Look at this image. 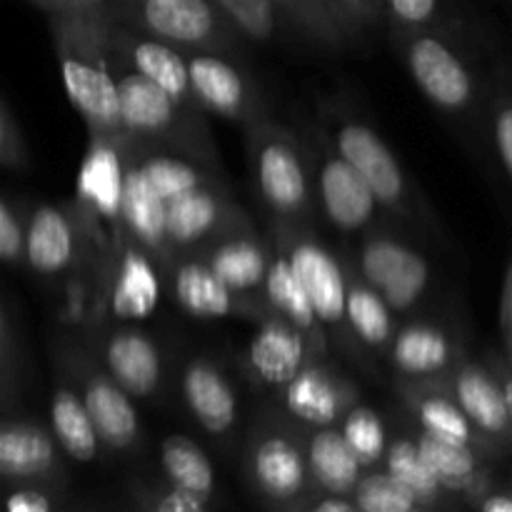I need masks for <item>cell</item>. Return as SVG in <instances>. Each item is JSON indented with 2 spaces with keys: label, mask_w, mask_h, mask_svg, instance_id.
<instances>
[{
  "label": "cell",
  "mask_w": 512,
  "mask_h": 512,
  "mask_svg": "<svg viewBox=\"0 0 512 512\" xmlns=\"http://www.w3.org/2000/svg\"><path fill=\"white\" fill-rule=\"evenodd\" d=\"M83 403L98 428L100 440L113 450H125L138 438V413L128 390L113 378L90 375L83 388Z\"/></svg>",
  "instance_id": "18"
},
{
  "label": "cell",
  "mask_w": 512,
  "mask_h": 512,
  "mask_svg": "<svg viewBox=\"0 0 512 512\" xmlns=\"http://www.w3.org/2000/svg\"><path fill=\"white\" fill-rule=\"evenodd\" d=\"M318 190L330 223L348 233L363 230L375 218V210L380 205L363 175L338 153L325 155L320 163Z\"/></svg>",
  "instance_id": "9"
},
{
  "label": "cell",
  "mask_w": 512,
  "mask_h": 512,
  "mask_svg": "<svg viewBox=\"0 0 512 512\" xmlns=\"http://www.w3.org/2000/svg\"><path fill=\"white\" fill-rule=\"evenodd\" d=\"M360 270L365 283L378 290L393 310L413 308L430 278L423 255L393 238L368 240L360 253Z\"/></svg>",
  "instance_id": "5"
},
{
  "label": "cell",
  "mask_w": 512,
  "mask_h": 512,
  "mask_svg": "<svg viewBox=\"0 0 512 512\" xmlns=\"http://www.w3.org/2000/svg\"><path fill=\"white\" fill-rule=\"evenodd\" d=\"M58 30V63L70 103L95 130V138L118 140L120 95L115 73L108 68V15H53Z\"/></svg>",
  "instance_id": "1"
},
{
  "label": "cell",
  "mask_w": 512,
  "mask_h": 512,
  "mask_svg": "<svg viewBox=\"0 0 512 512\" xmlns=\"http://www.w3.org/2000/svg\"><path fill=\"white\" fill-rule=\"evenodd\" d=\"M120 63L125 68L115 75V80H118L123 133L138 135V138L140 135H148V138L168 135L178 125V115L183 105L168 90H163L158 83H153L143 73H138L133 65H128L125 60H120Z\"/></svg>",
  "instance_id": "10"
},
{
  "label": "cell",
  "mask_w": 512,
  "mask_h": 512,
  "mask_svg": "<svg viewBox=\"0 0 512 512\" xmlns=\"http://www.w3.org/2000/svg\"><path fill=\"white\" fill-rule=\"evenodd\" d=\"M418 448L443 488L465 490L478 483V458L473 453V445L453 443V440L438 438L423 430L418 435Z\"/></svg>",
  "instance_id": "32"
},
{
  "label": "cell",
  "mask_w": 512,
  "mask_h": 512,
  "mask_svg": "<svg viewBox=\"0 0 512 512\" xmlns=\"http://www.w3.org/2000/svg\"><path fill=\"white\" fill-rule=\"evenodd\" d=\"M0 255L5 263H18L25 258V233L8 200L0 203Z\"/></svg>",
  "instance_id": "42"
},
{
  "label": "cell",
  "mask_w": 512,
  "mask_h": 512,
  "mask_svg": "<svg viewBox=\"0 0 512 512\" xmlns=\"http://www.w3.org/2000/svg\"><path fill=\"white\" fill-rule=\"evenodd\" d=\"M160 303V280L145 253L128 245L110 290V308L120 320H145Z\"/></svg>",
  "instance_id": "21"
},
{
  "label": "cell",
  "mask_w": 512,
  "mask_h": 512,
  "mask_svg": "<svg viewBox=\"0 0 512 512\" xmlns=\"http://www.w3.org/2000/svg\"><path fill=\"white\" fill-rule=\"evenodd\" d=\"M50 423L58 443L73 460L88 463L98 455V428L85 408L83 398L73 393L65 385H58L50 403Z\"/></svg>",
  "instance_id": "28"
},
{
  "label": "cell",
  "mask_w": 512,
  "mask_h": 512,
  "mask_svg": "<svg viewBox=\"0 0 512 512\" xmlns=\"http://www.w3.org/2000/svg\"><path fill=\"white\" fill-rule=\"evenodd\" d=\"M508 318L512 323V278H510V285H508Z\"/></svg>",
  "instance_id": "52"
},
{
  "label": "cell",
  "mask_w": 512,
  "mask_h": 512,
  "mask_svg": "<svg viewBox=\"0 0 512 512\" xmlns=\"http://www.w3.org/2000/svg\"><path fill=\"white\" fill-rule=\"evenodd\" d=\"M415 413H418L423 430H428V433L453 440V443H475V430L478 428L470 423V418L460 408L458 400L443 398V395H425V398L415 403Z\"/></svg>",
  "instance_id": "37"
},
{
  "label": "cell",
  "mask_w": 512,
  "mask_h": 512,
  "mask_svg": "<svg viewBox=\"0 0 512 512\" xmlns=\"http://www.w3.org/2000/svg\"><path fill=\"white\" fill-rule=\"evenodd\" d=\"M208 263L233 293H250V290L265 285L270 268L263 245L248 235L228 238L215 245L213 253L208 255Z\"/></svg>",
  "instance_id": "27"
},
{
  "label": "cell",
  "mask_w": 512,
  "mask_h": 512,
  "mask_svg": "<svg viewBox=\"0 0 512 512\" xmlns=\"http://www.w3.org/2000/svg\"><path fill=\"white\" fill-rule=\"evenodd\" d=\"M343 5L348 10V18L355 25V30L378 23L380 8L375 0H343Z\"/></svg>",
  "instance_id": "47"
},
{
  "label": "cell",
  "mask_w": 512,
  "mask_h": 512,
  "mask_svg": "<svg viewBox=\"0 0 512 512\" xmlns=\"http://www.w3.org/2000/svg\"><path fill=\"white\" fill-rule=\"evenodd\" d=\"M273 3L280 15L293 20V23L298 25V28H303L305 33L335 45L343 40L345 28L338 23V18L330 13L328 5H325L323 0H273Z\"/></svg>",
  "instance_id": "39"
},
{
  "label": "cell",
  "mask_w": 512,
  "mask_h": 512,
  "mask_svg": "<svg viewBox=\"0 0 512 512\" xmlns=\"http://www.w3.org/2000/svg\"><path fill=\"white\" fill-rule=\"evenodd\" d=\"M160 460H163L165 475L170 478L173 488L188 490L200 500H208L215 488V473L208 455L200 445L185 435H170L160 445Z\"/></svg>",
  "instance_id": "30"
},
{
  "label": "cell",
  "mask_w": 512,
  "mask_h": 512,
  "mask_svg": "<svg viewBox=\"0 0 512 512\" xmlns=\"http://www.w3.org/2000/svg\"><path fill=\"white\" fill-rule=\"evenodd\" d=\"M335 148L373 188L375 198L385 208H403L408 200V185L398 160L385 140L363 123H343L335 133Z\"/></svg>",
  "instance_id": "7"
},
{
  "label": "cell",
  "mask_w": 512,
  "mask_h": 512,
  "mask_svg": "<svg viewBox=\"0 0 512 512\" xmlns=\"http://www.w3.org/2000/svg\"><path fill=\"white\" fill-rule=\"evenodd\" d=\"M385 470L398 480H403L418 495L420 503H435L443 493V483H440L438 475L433 473L428 460L420 453L418 440H393L388 445V453H385Z\"/></svg>",
  "instance_id": "35"
},
{
  "label": "cell",
  "mask_w": 512,
  "mask_h": 512,
  "mask_svg": "<svg viewBox=\"0 0 512 512\" xmlns=\"http://www.w3.org/2000/svg\"><path fill=\"white\" fill-rule=\"evenodd\" d=\"M323 3L328 5V10H330V13H333L335 18H338V23L343 25V28H345V33H350V30H355V25L350 23V18H348V10H345L343 0H323Z\"/></svg>",
  "instance_id": "49"
},
{
  "label": "cell",
  "mask_w": 512,
  "mask_h": 512,
  "mask_svg": "<svg viewBox=\"0 0 512 512\" xmlns=\"http://www.w3.org/2000/svg\"><path fill=\"white\" fill-rule=\"evenodd\" d=\"M183 398L190 413L213 435H225L238 418V400L225 375L208 360H193L183 373Z\"/></svg>",
  "instance_id": "15"
},
{
  "label": "cell",
  "mask_w": 512,
  "mask_h": 512,
  "mask_svg": "<svg viewBox=\"0 0 512 512\" xmlns=\"http://www.w3.org/2000/svg\"><path fill=\"white\" fill-rule=\"evenodd\" d=\"M53 15H88L105 13V0H33Z\"/></svg>",
  "instance_id": "45"
},
{
  "label": "cell",
  "mask_w": 512,
  "mask_h": 512,
  "mask_svg": "<svg viewBox=\"0 0 512 512\" xmlns=\"http://www.w3.org/2000/svg\"><path fill=\"white\" fill-rule=\"evenodd\" d=\"M5 512H50V500L38 490H15Z\"/></svg>",
  "instance_id": "46"
},
{
  "label": "cell",
  "mask_w": 512,
  "mask_h": 512,
  "mask_svg": "<svg viewBox=\"0 0 512 512\" xmlns=\"http://www.w3.org/2000/svg\"><path fill=\"white\" fill-rule=\"evenodd\" d=\"M453 393L460 408L470 418V423L480 433L490 435V438H508V435H512V418L503 393V383H498L488 370H483L480 365L463 368L455 375Z\"/></svg>",
  "instance_id": "17"
},
{
  "label": "cell",
  "mask_w": 512,
  "mask_h": 512,
  "mask_svg": "<svg viewBox=\"0 0 512 512\" xmlns=\"http://www.w3.org/2000/svg\"><path fill=\"white\" fill-rule=\"evenodd\" d=\"M230 23L255 40H268L278 25V8L273 0H215Z\"/></svg>",
  "instance_id": "40"
},
{
  "label": "cell",
  "mask_w": 512,
  "mask_h": 512,
  "mask_svg": "<svg viewBox=\"0 0 512 512\" xmlns=\"http://www.w3.org/2000/svg\"><path fill=\"white\" fill-rule=\"evenodd\" d=\"M153 512H205V500L188 493V490L173 488L160 495Z\"/></svg>",
  "instance_id": "44"
},
{
  "label": "cell",
  "mask_w": 512,
  "mask_h": 512,
  "mask_svg": "<svg viewBox=\"0 0 512 512\" xmlns=\"http://www.w3.org/2000/svg\"><path fill=\"white\" fill-rule=\"evenodd\" d=\"M125 165L115 140L95 138L78 173V195L98 218L118 220L123 205Z\"/></svg>",
  "instance_id": "16"
},
{
  "label": "cell",
  "mask_w": 512,
  "mask_h": 512,
  "mask_svg": "<svg viewBox=\"0 0 512 512\" xmlns=\"http://www.w3.org/2000/svg\"><path fill=\"white\" fill-rule=\"evenodd\" d=\"M55 465L53 440L28 423H5L0 430V470L5 478H38Z\"/></svg>",
  "instance_id": "25"
},
{
  "label": "cell",
  "mask_w": 512,
  "mask_h": 512,
  "mask_svg": "<svg viewBox=\"0 0 512 512\" xmlns=\"http://www.w3.org/2000/svg\"><path fill=\"white\" fill-rule=\"evenodd\" d=\"M173 293L180 308L193 318H228L235 310V293L218 278L208 260H188L173 275Z\"/></svg>",
  "instance_id": "22"
},
{
  "label": "cell",
  "mask_w": 512,
  "mask_h": 512,
  "mask_svg": "<svg viewBox=\"0 0 512 512\" xmlns=\"http://www.w3.org/2000/svg\"><path fill=\"white\" fill-rule=\"evenodd\" d=\"M135 163L140 165L145 178L150 180V185L158 190L160 198H163L165 203L178 198V195L193 193V190L208 185L205 170L200 168V165H195L193 160L183 158V155L153 153L145 155V158H138Z\"/></svg>",
  "instance_id": "34"
},
{
  "label": "cell",
  "mask_w": 512,
  "mask_h": 512,
  "mask_svg": "<svg viewBox=\"0 0 512 512\" xmlns=\"http://www.w3.org/2000/svg\"><path fill=\"white\" fill-rule=\"evenodd\" d=\"M185 53H188L190 83L198 103L225 118H243L250 105L245 75L230 60L210 50H185Z\"/></svg>",
  "instance_id": "13"
},
{
  "label": "cell",
  "mask_w": 512,
  "mask_h": 512,
  "mask_svg": "<svg viewBox=\"0 0 512 512\" xmlns=\"http://www.w3.org/2000/svg\"><path fill=\"white\" fill-rule=\"evenodd\" d=\"M305 353L308 348L303 330L285 318H278L263 323V328L255 333L248 360L260 383L270 388H288L295 375L305 368Z\"/></svg>",
  "instance_id": "11"
},
{
  "label": "cell",
  "mask_w": 512,
  "mask_h": 512,
  "mask_svg": "<svg viewBox=\"0 0 512 512\" xmlns=\"http://www.w3.org/2000/svg\"><path fill=\"white\" fill-rule=\"evenodd\" d=\"M253 160L255 180L268 208L283 218L303 215L310 190L308 173L295 145L280 133H258Z\"/></svg>",
  "instance_id": "4"
},
{
  "label": "cell",
  "mask_w": 512,
  "mask_h": 512,
  "mask_svg": "<svg viewBox=\"0 0 512 512\" xmlns=\"http://www.w3.org/2000/svg\"><path fill=\"white\" fill-rule=\"evenodd\" d=\"M105 15L183 50L223 48L235 28L215 0H113Z\"/></svg>",
  "instance_id": "2"
},
{
  "label": "cell",
  "mask_w": 512,
  "mask_h": 512,
  "mask_svg": "<svg viewBox=\"0 0 512 512\" xmlns=\"http://www.w3.org/2000/svg\"><path fill=\"white\" fill-rule=\"evenodd\" d=\"M408 35L405 60H408L415 85L423 90L425 98L448 113L468 108L475 88L460 55L440 35L428 33V30H415Z\"/></svg>",
  "instance_id": "3"
},
{
  "label": "cell",
  "mask_w": 512,
  "mask_h": 512,
  "mask_svg": "<svg viewBox=\"0 0 512 512\" xmlns=\"http://www.w3.org/2000/svg\"><path fill=\"white\" fill-rule=\"evenodd\" d=\"M75 233L63 210L40 205L25 230V260L38 275H58L73 263Z\"/></svg>",
  "instance_id": "20"
},
{
  "label": "cell",
  "mask_w": 512,
  "mask_h": 512,
  "mask_svg": "<svg viewBox=\"0 0 512 512\" xmlns=\"http://www.w3.org/2000/svg\"><path fill=\"white\" fill-rule=\"evenodd\" d=\"M450 340L430 325H410L393 340V363L405 375H435L450 363Z\"/></svg>",
  "instance_id": "31"
},
{
  "label": "cell",
  "mask_w": 512,
  "mask_h": 512,
  "mask_svg": "<svg viewBox=\"0 0 512 512\" xmlns=\"http://www.w3.org/2000/svg\"><path fill=\"white\" fill-rule=\"evenodd\" d=\"M385 13L395 28L415 33L433 23L438 13V0H385Z\"/></svg>",
  "instance_id": "41"
},
{
  "label": "cell",
  "mask_w": 512,
  "mask_h": 512,
  "mask_svg": "<svg viewBox=\"0 0 512 512\" xmlns=\"http://www.w3.org/2000/svg\"><path fill=\"white\" fill-rule=\"evenodd\" d=\"M105 38H108V48L120 60H125L138 73H143L145 78H150L160 88L168 90L180 105H188L190 100H198L195 98L193 83H190L188 53L183 48H178L173 43H165L160 38H153V35L138 33L133 28H125V25L113 23L110 18Z\"/></svg>",
  "instance_id": "6"
},
{
  "label": "cell",
  "mask_w": 512,
  "mask_h": 512,
  "mask_svg": "<svg viewBox=\"0 0 512 512\" xmlns=\"http://www.w3.org/2000/svg\"><path fill=\"white\" fill-rule=\"evenodd\" d=\"M165 210L168 203L160 198L158 190L150 185L145 173L135 160L125 165L123 180V205H120V220L130 230L135 240L148 250H163L168 245V230H165Z\"/></svg>",
  "instance_id": "19"
},
{
  "label": "cell",
  "mask_w": 512,
  "mask_h": 512,
  "mask_svg": "<svg viewBox=\"0 0 512 512\" xmlns=\"http://www.w3.org/2000/svg\"><path fill=\"white\" fill-rule=\"evenodd\" d=\"M493 133L495 145H498V155L503 160V168L508 170L512 178V103L498 105L493 120Z\"/></svg>",
  "instance_id": "43"
},
{
  "label": "cell",
  "mask_w": 512,
  "mask_h": 512,
  "mask_svg": "<svg viewBox=\"0 0 512 512\" xmlns=\"http://www.w3.org/2000/svg\"><path fill=\"white\" fill-rule=\"evenodd\" d=\"M250 468L258 488L275 503L298 498L310 473L308 458L285 433H270L260 438L253 448Z\"/></svg>",
  "instance_id": "12"
},
{
  "label": "cell",
  "mask_w": 512,
  "mask_h": 512,
  "mask_svg": "<svg viewBox=\"0 0 512 512\" xmlns=\"http://www.w3.org/2000/svg\"><path fill=\"white\" fill-rule=\"evenodd\" d=\"M288 258L320 323L325 328L348 323V280L330 250L310 238H298L290 245Z\"/></svg>",
  "instance_id": "8"
},
{
  "label": "cell",
  "mask_w": 512,
  "mask_h": 512,
  "mask_svg": "<svg viewBox=\"0 0 512 512\" xmlns=\"http://www.w3.org/2000/svg\"><path fill=\"white\" fill-rule=\"evenodd\" d=\"M265 293H268L270 305L278 310L280 318L293 323L295 328L308 333L310 338H318V333L323 330V323L318 320V313H315L303 283L295 275L288 253H278L275 258H270Z\"/></svg>",
  "instance_id": "29"
},
{
  "label": "cell",
  "mask_w": 512,
  "mask_h": 512,
  "mask_svg": "<svg viewBox=\"0 0 512 512\" xmlns=\"http://www.w3.org/2000/svg\"><path fill=\"white\" fill-rule=\"evenodd\" d=\"M483 512H512V498L505 495H493L483 503Z\"/></svg>",
  "instance_id": "50"
},
{
  "label": "cell",
  "mask_w": 512,
  "mask_h": 512,
  "mask_svg": "<svg viewBox=\"0 0 512 512\" xmlns=\"http://www.w3.org/2000/svg\"><path fill=\"white\" fill-rule=\"evenodd\" d=\"M343 435L365 468L383 460L388 453V435H385L383 418L373 408L355 405L343 418Z\"/></svg>",
  "instance_id": "38"
},
{
  "label": "cell",
  "mask_w": 512,
  "mask_h": 512,
  "mask_svg": "<svg viewBox=\"0 0 512 512\" xmlns=\"http://www.w3.org/2000/svg\"><path fill=\"white\" fill-rule=\"evenodd\" d=\"M353 495L360 512H418L423 505L418 495L388 470L365 475Z\"/></svg>",
  "instance_id": "36"
},
{
  "label": "cell",
  "mask_w": 512,
  "mask_h": 512,
  "mask_svg": "<svg viewBox=\"0 0 512 512\" xmlns=\"http://www.w3.org/2000/svg\"><path fill=\"white\" fill-rule=\"evenodd\" d=\"M375 3H378V8H380V13H385V0H375Z\"/></svg>",
  "instance_id": "53"
},
{
  "label": "cell",
  "mask_w": 512,
  "mask_h": 512,
  "mask_svg": "<svg viewBox=\"0 0 512 512\" xmlns=\"http://www.w3.org/2000/svg\"><path fill=\"white\" fill-rule=\"evenodd\" d=\"M105 365L115 383L133 398H150L163 378V360L140 330H118L105 345Z\"/></svg>",
  "instance_id": "14"
},
{
  "label": "cell",
  "mask_w": 512,
  "mask_h": 512,
  "mask_svg": "<svg viewBox=\"0 0 512 512\" xmlns=\"http://www.w3.org/2000/svg\"><path fill=\"white\" fill-rule=\"evenodd\" d=\"M285 408L303 423L328 428L343 413V390L328 370L305 365L285 388Z\"/></svg>",
  "instance_id": "24"
},
{
  "label": "cell",
  "mask_w": 512,
  "mask_h": 512,
  "mask_svg": "<svg viewBox=\"0 0 512 512\" xmlns=\"http://www.w3.org/2000/svg\"><path fill=\"white\" fill-rule=\"evenodd\" d=\"M308 465L315 483L333 495L353 493L363 480L365 468L345 440L343 430L333 428H320L310 438Z\"/></svg>",
  "instance_id": "23"
},
{
  "label": "cell",
  "mask_w": 512,
  "mask_h": 512,
  "mask_svg": "<svg viewBox=\"0 0 512 512\" xmlns=\"http://www.w3.org/2000/svg\"><path fill=\"white\" fill-rule=\"evenodd\" d=\"M383 295L368 283L348 285V325L360 343L368 348H383L393 338V315Z\"/></svg>",
  "instance_id": "33"
},
{
  "label": "cell",
  "mask_w": 512,
  "mask_h": 512,
  "mask_svg": "<svg viewBox=\"0 0 512 512\" xmlns=\"http://www.w3.org/2000/svg\"><path fill=\"white\" fill-rule=\"evenodd\" d=\"M503 393H505V400H508V408H510V418H512V373L503 375Z\"/></svg>",
  "instance_id": "51"
},
{
  "label": "cell",
  "mask_w": 512,
  "mask_h": 512,
  "mask_svg": "<svg viewBox=\"0 0 512 512\" xmlns=\"http://www.w3.org/2000/svg\"><path fill=\"white\" fill-rule=\"evenodd\" d=\"M310 512H360V510H358V505H355V503H350V500L335 495V498L320 500V503L315 505V508Z\"/></svg>",
  "instance_id": "48"
},
{
  "label": "cell",
  "mask_w": 512,
  "mask_h": 512,
  "mask_svg": "<svg viewBox=\"0 0 512 512\" xmlns=\"http://www.w3.org/2000/svg\"><path fill=\"white\" fill-rule=\"evenodd\" d=\"M223 215V200L208 185L168 200V210H165L168 245L200 243L223 223Z\"/></svg>",
  "instance_id": "26"
}]
</instances>
